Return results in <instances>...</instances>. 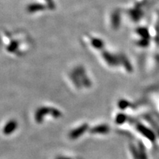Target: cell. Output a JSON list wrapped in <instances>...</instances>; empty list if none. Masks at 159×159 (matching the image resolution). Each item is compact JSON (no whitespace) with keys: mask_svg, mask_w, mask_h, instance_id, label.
Listing matches in <instances>:
<instances>
[{"mask_svg":"<svg viewBox=\"0 0 159 159\" xmlns=\"http://www.w3.org/2000/svg\"><path fill=\"white\" fill-rule=\"evenodd\" d=\"M47 114H51L55 118H58L61 116V112L57 109L50 108H41L36 111L35 114V119L37 122H41L43 120V117Z\"/></svg>","mask_w":159,"mask_h":159,"instance_id":"6da1fadb","label":"cell"},{"mask_svg":"<svg viewBox=\"0 0 159 159\" xmlns=\"http://www.w3.org/2000/svg\"><path fill=\"white\" fill-rule=\"evenodd\" d=\"M129 152L131 159H148L147 153H145L144 148H141L136 144H130L129 147Z\"/></svg>","mask_w":159,"mask_h":159,"instance_id":"7a4b0ae2","label":"cell"},{"mask_svg":"<svg viewBox=\"0 0 159 159\" xmlns=\"http://www.w3.org/2000/svg\"><path fill=\"white\" fill-rule=\"evenodd\" d=\"M88 128L89 126L87 124L80 125L79 128L75 129V130H73L71 132H70V134H69V138L71 139H76L79 138L80 136H81V135H83L85 131L88 130Z\"/></svg>","mask_w":159,"mask_h":159,"instance_id":"3957f363","label":"cell"},{"mask_svg":"<svg viewBox=\"0 0 159 159\" xmlns=\"http://www.w3.org/2000/svg\"><path fill=\"white\" fill-rule=\"evenodd\" d=\"M18 124L15 120H11L5 125L3 128V134L5 135H8L13 134L17 128Z\"/></svg>","mask_w":159,"mask_h":159,"instance_id":"277c9868","label":"cell"},{"mask_svg":"<svg viewBox=\"0 0 159 159\" xmlns=\"http://www.w3.org/2000/svg\"><path fill=\"white\" fill-rule=\"evenodd\" d=\"M91 134H107L110 132V128L107 125H99L93 128L90 130Z\"/></svg>","mask_w":159,"mask_h":159,"instance_id":"5b68a950","label":"cell"},{"mask_svg":"<svg viewBox=\"0 0 159 159\" xmlns=\"http://www.w3.org/2000/svg\"><path fill=\"white\" fill-rule=\"evenodd\" d=\"M127 121H128V116L124 112L119 113L116 114V118H115V122L116 125H124Z\"/></svg>","mask_w":159,"mask_h":159,"instance_id":"8992f818","label":"cell"},{"mask_svg":"<svg viewBox=\"0 0 159 159\" xmlns=\"http://www.w3.org/2000/svg\"><path fill=\"white\" fill-rule=\"evenodd\" d=\"M63 159H69V158H63Z\"/></svg>","mask_w":159,"mask_h":159,"instance_id":"52a82bcc","label":"cell"}]
</instances>
